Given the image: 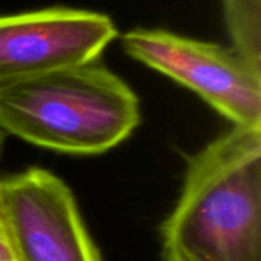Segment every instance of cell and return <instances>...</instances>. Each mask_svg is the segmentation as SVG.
I'll list each match as a JSON object with an SVG mask.
<instances>
[{"instance_id": "8992f818", "label": "cell", "mask_w": 261, "mask_h": 261, "mask_svg": "<svg viewBox=\"0 0 261 261\" xmlns=\"http://www.w3.org/2000/svg\"><path fill=\"white\" fill-rule=\"evenodd\" d=\"M222 6L232 47L261 69V0H222Z\"/></svg>"}, {"instance_id": "ba28073f", "label": "cell", "mask_w": 261, "mask_h": 261, "mask_svg": "<svg viewBox=\"0 0 261 261\" xmlns=\"http://www.w3.org/2000/svg\"><path fill=\"white\" fill-rule=\"evenodd\" d=\"M5 138H6V133L0 128V154H2V150H3V144H5Z\"/></svg>"}, {"instance_id": "5b68a950", "label": "cell", "mask_w": 261, "mask_h": 261, "mask_svg": "<svg viewBox=\"0 0 261 261\" xmlns=\"http://www.w3.org/2000/svg\"><path fill=\"white\" fill-rule=\"evenodd\" d=\"M14 261H101L70 188L44 168L2 180Z\"/></svg>"}, {"instance_id": "3957f363", "label": "cell", "mask_w": 261, "mask_h": 261, "mask_svg": "<svg viewBox=\"0 0 261 261\" xmlns=\"http://www.w3.org/2000/svg\"><path fill=\"white\" fill-rule=\"evenodd\" d=\"M121 41L128 57L193 90L232 125L261 127V69L234 47L147 28Z\"/></svg>"}, {"instance_id": "7a4b0ae2", "label": "cell", "mask_w": 261, "mask_h": 261, "mask_svg": "<svg viewBox=\"0 0 261 261\" xmlns=\"http://www.w3.org/2000/svg\"><path fill=\"white\" fill-rule=\"evenodd\" d=\"M141 122L132 87L101 60L0 84V128L67 154H99Z\"/></svg>"}, {"instance_id": "6da1fadb", "label": "cell", "mask_w": 261, "mask_h": 261, "mask_svg": "<svg viewBox=\"0 0 261 261\" xmlns=\"http://www.w3.org/2000/svg\"><path fill=\"white\" fill-rule=\"evenodd\" d=\"M164 261H261V127L232 125L187 159Z\"/></svg>"}, {"instance_id": "277c9868", "label": "cell", "mask_w": 261, "mask_h": 261, "mask_svg": "<svg viewBox=\"0 0 261 261\" xmlns=\"http://www.w3.org/2000/svg\"><path fill=\"white\" fill-rule=\"evenodd\" d=\"M118 37L102 12L50 6L0 15V84L98 60Z\"/></svg>"}, {"instance_id": "52a82bcc", "label": "cell", "mask_w": 261, "mask_h": 261, "mask_svg": "<svg viewBox=\"0 0 261 261\" xmlns=\"http://www.w3.org/2000/svg\"><path fill=\"white\" fill-rule=\"evenodd\" d=\"M0 261H14L11 240H9V232H8V222H6L2 180H0Z\"/></svg>"}]
</instances>
